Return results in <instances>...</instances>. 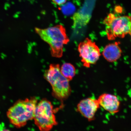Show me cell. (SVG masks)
<instances>
[{
	"label": "cell",
	"instance_id": "10",
	"mask_svg": "<svg viewBox=\"0 0 131 131\" xmlns=\"http://www.w3.org/2000/svg\"><path fill=\"white\" fill-rule=\"evenodd\" d=\"M60 69L62 74L69 81L72 80L76 74V70L74 67L70 63L63 64Z\"/></svg>",
	"mask_w": 131,
	"mask_h": 131
},
{
	"label": "cell",
	"instance_id": "5",
	"mask_svg": "<svg viewBox=\"0 0 131 131\" xmlns=\"http://www.w3.org/2000/svg\"><path fill=\"white\" fill-rule=\"evenodd\" d=\"M34 119L35 124L40 131L51 130L57 124L51 103L44 99L37 103Z\"/></svg>",
	"mask_w": 131,
	"mask_h": 131
},
{
	"label": "cell",
	"instance_id": "1",
	"mask_svg": "<svg viewBox=\"0 0 131 131\" xmlns=\"http://www.w3.org/2000/svg\"><path fill=\"white\" fill-rule=\"evenodd\" d=\"M35 31L50 45L52 56L60 58L63 56L64 45L70 41L63 26L59 25L44 29L36 28Z\"/></svg>",
	"mask_w": 131,
	"mask_h": 131
},
{
	"label": "cell",
	"instance_id": "9",
	"mask_svg": "<svg viewBox=\"0 0 131 131\" xmlns=\"http://www.w3.org/2000/svg\"><path fill=\"white\" fill-rule=\"evenodd\" d=\"M119 43L115 42L109 44L104 47L102 52L104 58L110 62H114L120 58L122 50L119 46Z\"/></svg>",
	"mask_w": 131,
	"mask_h": 131
},
{
	"label": "cell",
	"instance_id": "13",
	"mask_svg": "<svg viewBox=\"0 0 131 131\" xmlns=\"http://www.w3.org/2000/svg\"><path fill=\"white\" fill-rule=\"evenodd\" d=\"M130 34V36L131 38V31L130 32V34Z\"/></svg>",
	"mask_w": 131,
	"mask_h": 131
},
{
	"label": "cell",
	"instance_id": "11",
	"mask_svg": "<svg viewBox=\"0 0 131 131\" xmlns=\"http://www.w3.org/2000/svg\"><path fill=\"white\" fill-rule=\"evenodd\" d=\"M54 4L57 5H61L64 4L67 0H52Z\"/></svg>",
	"mask_w": 131,
	"mask_h": 131
},
{
	"label": "cell",
	"instance_id": "8",
	"mask_svg": "<svg viewBox=\"0 0 131 131\" xmlns=\"http://www.w3.org/2000/svg\"><path fill=\"white\" fill-rule=\"evenodd\" d=\"M97 100L100 106L110 114H114L119 112L121 102L117 96L104 93L100 96Z\"/></svg>",
	"mask_w": 131,
	"mask_h": 131
},
{
	"label": "cell",
	"instance_id": "6",
	"mask_svg": "<svg viewBox=\"0 0 131 131\" xmlns=\"http://www.w3.org/2000/svg\"><path fill=\"white\" fill-rule=\"evenodd\" d=\"M78 50L83 66L86 68L95 64L101 56L99 47L95 42L88 38L80 42Z\"/></svg>",
	"mask_w": 131,
	"mask_h": 131
},
{
	"label": "cell",
	"instance_id": "7",
	"mask_svg": "<svg viewBox=\"0 0 131 131\" xmlns=\"http://www.w3.org/2000/svg\"><path fill=\"white\" fill-rule=\"evenodd\" d=\"M100 107L97 99L89 97L80 101L77 106V110L85 118L91 122L95 119L96 113Z\"/></svg>",
	"mask_w": 131,
	"mask_h": 131
},
{
	"label": "cell",
	"instance_id": "3",
	"mask_svg": "<svg viewBox=\"0 0 131 131\" xmlns=\"http://www.w3.org/2000/svg\"><path fill=\"white\" fill-rule=\"evenodd\" d=\"M103 23L105 27L107 39L110 40L117 38H124L131 31V16H117L110 13L105 18Z\"/></svg>",
	"mask_w": 131,
	"mask_h": 131
},
{
	"label": "cell",
	"instance_id": "4",
	"mask_svg": "<svg viewBox=\"0 0 131 131\" xmlns=\"http://www.w3.org/2000/svg\"><path fill=\"white\" fill-rule=\"evenodd\" d=\"M44 76L51 85L56 97L64 100L69 96L71 92L69 81L62 74L59 65L51 64L45 72Z\"/></svg>",
	"mask_w": 131,
	"mask_h": 131
},
{
	"label": "cell",
	"instance_id": "12",
	"mask_svg": "<svg viewBox=\"0 0 131 131\" xmlns=\"http://www.w3.org/2000/svg\"><path fill=\"white\" fill-rule=\"evenodd\" d=\"M0 131H10L8 129H2V130H1Z\"/></svg>",
	"mask_w": 131,
	"mask_h": 131
},
{
	"label": "cell",
	"instance_id": "2",
	"mask_svg": "<svg viewBox=\"0 0 131 131\" xmlns=\"http://www.w3.org/2000/svg\"><path fill=\"white\" fill-rule=\"evenodd\" d=\"M37 103L34 97L17 101L7 112L11 123L17 128L24 126L28 121L34 119Z\"/></svg>",
	"mask_w": 131,
	"mask_h": 131
}]
</instances>
